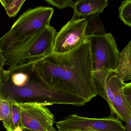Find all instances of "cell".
Here are the masks:
<instances>
[{
	"mask_svg": "<svg viewBox=\"0 0 131 131\" xmlns=\"http://www.w3.org/2000/svg\"><path fill=\"white\" fill-rule=\"evenodd\" d=\"M34 66L42 81L52 89L79 97L86 103L97 95L88 39L68 52L53 53L36 60Z\"/></svg>",
	"mask_w": 131,
	"mask_h": 131,
	"instance_id": "1",
	"label": "cell"
},
{
	"mask_svg": "<svg viewBox=\"0 0 131 131\" xmlns=\"http://www.w3.org/2000/svg\"><path fill=\"white\" fill-rule=\"evenodd\" d=\"M0 94L11 97L19 104L43 105L67 104L75 106L85 105V100L52 89L40 79L34 61L4 70L0 77Z\"/></svg>",
	"mask_w": 131,
	"mask_h": 131,
	"instance_id": "2",
	"label": "cell"
},
{
	"mask_svg": "<svg viewBox=\"0 0 131 131\" xmlns=\"http://www.w3.org/2000/svg\"><path fill=\"white\" fill-rule=\"evenodd\" d=\"M53 12L52 7L39 6L24 12L13 24L10 29L0 38V48L2 52L26 41L50 25Z\"/></svg>",
	"mask_w": 131,
	"mask_h": 131,
	"instance_id": "3",
	"label": "cell"
},
{
	"mask_svg": "<svg viewBox=\"0 0 131 131\" xmlns=\"http://www.w3.org/2000/svg\"><path fill=\"white\" fill-rule=\"evenodd\" d=\"M56 33L54 27L46 26L26 41L3 52L5 65L13 68L52 54Z\"/></svg>",
	"mask_w": 131,
	"mask_h": 131,
	"instance_id": "4",
	"label": "cell"
},
{
	"mask_svg": "<svg viewBox=\"0 0 131 131\" xmlns=\"http://www.w3.org/2000/svg\"><path fill=\"white\" fill-rule=\"evenodd\" d=\"M86 39L90 42L94 81L103 73L116 69L119 52L115 39L111 33L91 36Z\"/></svg>",
	"mask_w": 131,
	"mask_h": 131,
	"instance_id": "5",
	"label": "cell"
},
{
	"mask_svg": "<svg viewBox=\"0 0 131 131\" xmlns=\"http://www.w3.org/2000/svg\"><path fill=\"white\" fill-rule=\"evenodd\" d=\"M125 84L115 70H110L102 82L97 94L107 102L111 114H115L117 118L126 122L131 118V107L124 96Z\"/></svg>",
	"mask_w": 131,
	"mask_h": 131,
	"instance_id": "6",
	"label": "cell"
},
{
	"mask_svg": "<svg viewBox=\"0 0 131 131\" xmlns=\"http://www.w3.org/2000/svg\"><path fill=\"white\" fill-rule=\"evenodd\" d=\"M56 126L58 131H126L123 123L112 114L102 118L73 114L57 122Z\"/></svg>",
	"mask_w": 131,
	"mask_h": 131,
	"instance_id": "7",
	"label": "cell"
},
{
	"mask_svg": "<svg viewBox=\"0 0 131 131\" xmlns=\"http://www.w3.org/2000/svg\"><path fill=\"white\" fill-rule=\"evenodd\" d=\"M87 22L74 13L71 20L56 33L53 45V53L68 52L87 39L85 31Z\"/></svg>",
	"mask_w": 131,
	"mask_h": 131,
	"instance_id": "8",
	"label": "cell"
},
{
	"mask_svg": "<svg viewBox=\"0 0 131 131\" xmlns=\"http://www.w3.org/2000/svg\"><path fill=\"white\" fill-rule=\"evenodd\" d=\"M16 103L20 110L19 125L23 128L35 131H57L53 126L54 115L46 106Z\"/></svg>",
	"mask_w": 131,
	"mask_h": 131,
	"instance_id": "9",
	"label": "cell"
},
{
	"mask_svg": "<svg viewBox=\"0 0 131 131\" xmlns=\"http://www.w3.org/2000/svg\"><path fill=\"white\" fill-rule=\"evenodd\" d=\"M108 5L107 0L77 1L73 9L78 17L87 19L99 15Z\"/></svg>",
	"mask_w": 131,
	"mask_h": 131,
	"instance_id": "10",
	"label": "cell"
},
{
	"mask_svg": "<svg viewBox=\"0 0 131 131\" xmlns=\"http://www.w3.org/2000/svg\"><path fill=\"white\" fill-rule=\"evenodd\" d=\"M114 70L124 82L131 79V41L119 53L118 63Z\"/></svg>",
	"mask_w": 131,
	"mask_h": 131,
	"instance_id": "11",
	"label": "cell"
},
{
	"mask_svg": "<svg viewBox=\"0 0 131 131\" xmlns=\"http://www.w3.org/2000/svg\"><path fill=\"white\" fill-rule=\"evenodd\" d=\"M0 121H3L4 126L7 131L14 129L11 118L10 105L8 99L0 94Z\"/></svg>",
	"mask_w": 131,
	"mask_h": 131,
	"instance_id": "12",
	"label": "cell"
},
{
	"mask_svg": "<svg viewBox=\"0 0 131 131\" xmlns=\"http://www.w3.org/2000/svg\"><path fill=\"white\" fill-rule=\"evenodd\" d=\"M85 19L87 22L85 31L86 38L91 36H102L106 34L99 15Z\"/></svg>",
	"mask_w": 131,
	"mask_h": 131,
	"instance_id": "13",
	"label": "cell"
},
{
	"mask_svg": "<svg viewBox=\"0 0 131 131\" xmlns=\"http://www.w3.org/2000/svg\"><path fill=\"white\" fill-rule=\"evenodd\" d=\"M25 2L26 0H0V3L9 17H15Z\"/></svg>",
	"mask_w": 131,
	"mask_h": 131,
	"instance_id": "14",
	"label": "cell"
},
{
	"mask_svg": "<svg viewBox=\"0 0 131 131\" xmlns=\"http://www.w3.org/2000/svg\"><path fill=\"white\" fill-rule=\"evenodd\" d=\"M120 19L125 25L131 27V1L126 0L122 2L119 8Z\"/></svg>",
	"mask_w": 131,
	"mask_h": 131,
	"instance_id": "15",
	"label": "cell"
},
{
	"mask_svg": "<svg viewBox=\"0 0 131 131\" xmlns=\"http://www.w3.org/2000/svg\"><path fill=\"white\" fill-rule=\"evenodd\" d=\"M5 98L8 99L9 101L11 118L14 127L15 129L16 127L19 125L20 115V110L13 99L9 96H7Z\"/></svg>",
	"mask_w": 131,
	"mask_h": 131,
	"instance_id": "16",
	"label": "cell"
},
{
	"mask_svg": "<svg viewBox=\"0 0 131 131\" xmlns=\"http://www.w3.org/2000/svg\"><path fill=\"white\" fill-rule=\"evenodd\" d=\"M45 1L48 4L57 7L60 10L66 9L68 7L73 9L77 2V1L73 0H45Z\"/></svg>",
	"mask_w": 131,
	"mask_h": 131,
	"instance_id": "17",
	"label": "cell"
},
{
	"mask_svg": "<svg viewBox=\"0 0 131 131\" xmlns=\"http://www.w3.org/2000/svg\"><path fill=\"white\" fill-rule=\"evenodd\" d=\"M124 95L125 99L129 105L131 107V83H126L124 88Z\"/></svg>",
	"mask_w": 131,
	"mask_h": 131,
	"instance_id": "18",
	"label": "cell"
},
{
	"mask_svg": "<svg viewBox=\"0 0 131 131\" xmlns=\"http://www.w3.org/2000/svg\"><path fill=\"white\" fill-rule=\"evenodd\" d=\"M6 61V59L3 55V52L0 48V74L3 71L4 67L5 65Z\"/></svg>",
	"mask_w": 131,
	"mask_h": 131,
	"instance_id": "19",
	"label": "cell"
},
{
	"mask_svg": "<svg viewBox=\"0 0 131 131\" xmlns=\"http://www.w3.org/2000/svg\"><path fill=\"white\" fill-rule=\"evenodd\" d=\"M125 128L126 131H131V118H130L127 122H126Z\"/></svg>",
	"mask_w": 131,
	"mask_h": 131,
	"instance_id": "20",
	"label": "cell"
},
{
	"mask_svg": "<svg viewBox=\"0 0 131 131\" xmlns=\"http://www.w3.org/2000/svg\"><path fill=\"white\" fill-rule=\"evenodd\" d=\"M13 131H23V128L20 127V126L19 125L17 127L15 128Z\"/></svg>",
	"mask_w": 131,
	"mask_h": 131,
	"instance_id": "21",
	"label": "cell"
},
{
	"mask_svg": "<svg viewBox=\"0 0 131 131\" xmlns=\"http://www.w3.org/2000/svg\"><path fill=\"white\" fill-rule=\"evenodd\" d=\"M23 131H33V130H30V129H27L26 128H23Z\"/></svg>",
	"mask_w": 131,
	"mask_h": 131,
	"instance_id": "22",
	"label": "cell"
},
{
	"mask_svg": "<svg viewBox=\"0 0 131 131\" xmlns=\"http://www.w3.org/2000/svg\"><path fill=\"white\" fill-rule=\"evenodd\" d=\"M57 131H58V130H57Z\"/></svg>",
	"mask_w": 131,
	"mask_h": 131,
	"instance_id": "23",
	"label": "cell"
},
{
	"mask_svg": "<svg viewBox=\"0 0 131 131\" xmlns=\"http://www.w3.org/2000/svg\"></svg>",
	"mask_w": 131,
	"mask_h": 131,
	"instance_id": "24",
	"label": "cell"
}]
</instances>
